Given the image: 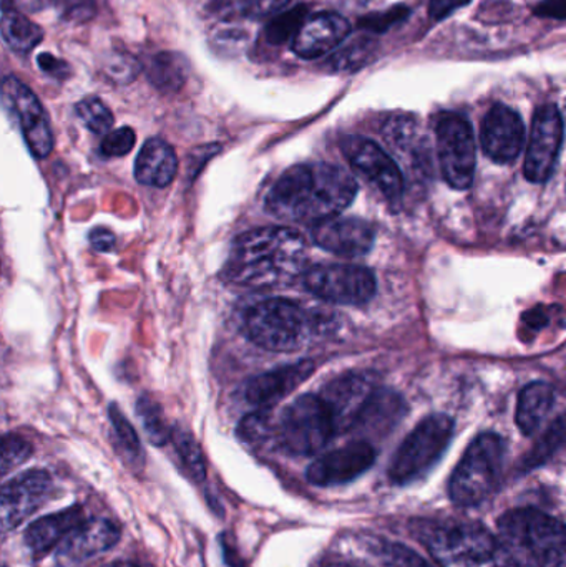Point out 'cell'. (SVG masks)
I'll return each mask as SVG.
<instances>
[{"mask_svg":"<svg viewBox=\"0 0 566 567\" xmlns=\"http://www.w3.org/2000/svg\"><path fill=\"white\" fill-rule=\"evenodd\" d=\"M335 419L321 395H302L279 416V445L296 456H312L335 439Z\"/></svg>","mask_w":566,"mask_h":567,"instance_id":"52a82bcc","label":"cell"},{"mask_svg":"<svg viewBox=\"0 0 566 567\" xmlns=\"http://www.w3.org/2000/svg\"><path fill=\"white\" fill-rule=\"evenodd\" d=\"M85 519V512L79 505L63 509V512L55 513V515L37 519L27 528L25 536H23L27 548L35 558H43L47 553L56 548L66 538V535L72 533Z\"/></svg>","mask_w":566,"mask_h":567,"instance_id":"7402d4cb","label":"cell"},{"mask_svg":"<svg viewBox=\"0 0 566 567\" xmlns=\"http://www.w3.org/2000/svg\"><path fill=\"white\" fill-rule=\"evenodd\" d=\"M90 243H92V246L96 251H112L113 246H115V235L110 233L109 229L99 228L90 235Z\"/></svg>","mask_w":566,"mask_h":567,"instance_id":"bcb514c9","label":"cell"},{"mask_svg":"<svg viewBox=\"0 0 566 567\" xmlns=\"http://www.w3.org/2000/svg\"><path fill=\"white\" fill-rule=\"evenodd\" d=\"M341 148L349 163L389 202H401L404 195V176L394 159L378 143L362 136H346L342 138Z\"/></svg>","mask_w":566,"mask_h":567,"instance_id":"4fadbf2b","label":"cell"},{"mask_svg":"<svg viewBox=\"0 0 566 567\" xmlns=\"http://www.w3.org/2000/svg\"><path fill=\"white\" fill-rule=\"evenodd\" d=\"M135 132L128 128V126H123V128L106 133L100 150H102L103 155L116 158V156L128 155L133 146H135Z\"/></svg>","mask_w":566,"mask_h":567,"instance_id":"f35d334b","label":"cell"},{"mask_svg":"<svg viewBox=\"0 0 566 567\" xmlns=\"http://www.w3.org/2000/svg\"><path fill=\"white\" fill-rule=\"evenodd\" d=\"M53 480L43 470H30L3 485L0 498V519L3 533L22 525L52 496Z\"/></svg>","mask_w":566,"mask_h":567,"instance_id":"5bb4252c","label":"cell"},{"mask_svg":"<svg viewBox=\"0 0 566 567\" xmlns=\"http://www.w3.org/2000/svg\"><path fill=\"white\" fill-rule=\"evenodd\" d=\"M358 195V183L346 169L329 163L289 168L265 199L269 215L282 221H326L344 212Z\"/></svg>","mask_w":566,"mask_h":567,"instance_id":"6da1fadb","label":"cell"},{"mask_svg":"<svg viewBox=\"0 0 566 567\" xmlns=\"http://www.w3.org/2000/svg\"><path fill=\"white\" fill-rule=\"evenodd\" d=\"M469 2L471 0H431L429 13H431L432 19L442 20L451 16L454 10L467 6Z\"/></svg>","mask_w":566,"mask_h":567,"instance_id":"ee69618b","label":"cell"},{"mask_svg":"<svg viewBox=\"0 0 566 567\" xmlns=\"http://www.w3.org/2000/svg\"><path fill=\"white\" fill-rule=\"evenodd\" d=\"M2 100L6 109H9L19 122L23 140L32 155L37 158L49 156L53 148L52 128L35 93L17 76L9 75L2 82Z\"/></svg>","mask_w":566,"mask_h":567,"instance_id":"8fae6325","label":"cell"},{"mask_svg":"<svg viewBox=\"0 0 566 567\" xmlns=\"http://www.w3.org/2000/svg\"><path fill=\"white\" fill-rule=\"evenodd\" d=\"M249 339L271 352H295L308 346L316 320L305 307L288 299H268L246 313Z\"/></svg>","mask_w":566,"mask_h":567,"instance_id":"277c9868","label":"cell"},{"mask_svg":"<svg viewBox=\"0 0 566 567\" xmlns=\"http://www.w3.org/2000/svg\"><path fill=\"white\" fill-rule=\"evenodd\" d=\"M188 60L178 52H159L150 60V83L162 92H178L188 80Z\"/></svg>","mask_w":566,"mask_h":567,"instance_id":"484cf974","label":"cell"},{"mask_svg":"<svg viewBox=\"0 0 566 567\" xmlns=\"http://www.w3.org/2000/svg\"><path fill=\"white\" fill-rule=\"evenodd\" d=\"M120 528L106 518H86L56 546V565L70 567L109 551L119 543Z\"/></svg>","mask_w":566,"mask_h":567,"instance_id":"ac0fdd59","label":"cell"},{"mask_svg":"<svg viewBox=\"0 0 566 567\" xmlns=\"http://www.w3.org/2000/svg\"><path fill=\"white\" fill-rule=\"evenodd\" d=\"M564 142V116L555 105H544L535 113L531 142L525 155L524 175L528 182L544 183L554 173Z\"/></svg>","mask_w":566,"mask_h":567,"instance_id":"7c38bea8","label":"cell"},{"mask_svg":"<svg viewBox=\"0 0 566 567\" xmlns=\"http://www.w3.org/2000/svg\"><path fill=\"white\" fill-rule=\"evenodd\" d=\"M106 79L110 82L116 83V85H126V83L133 82L142 72V65L135 56L130 55L126 52H115L106 59L105 65Z\"/></svg>","mask_w":566,"mask_h":567,"instance_id":"e575fe53","label":"cell"},{"mask_svg":"<svg viewBox=\"0 0 566 567\" xmlns=\"http://www.w3.org/2000/svg\"><path fill=\"white\" fill-rule=\"evenodd\" d=\"M315 372V363L311 360H302L295 365L282 367L272 372L263 373L256 379L249 380L245 386L246 402L259 409H269L291 395L302 382Z\"/></svg>","mask_w":566,"mask_h":567,"instance_id":"44dd1931","label":"cell"},{"mask_svg":"<svg viewBox=\"0 0 566 567\" xmlns=\"http://www.w3.org/2000/svg\"><path fill=\"white\" fill-rule=\"evenodd\" d=\"M316 245L332 255L359 258L374 245V229L358 218H331L319 223L312 231Z\"/></svg>","mask_w":566,"mask_h":567,"instance_id":"d6986e66","label":"cell"},{"mask_svg":"<svg viewBox=\"0 0 566 567\" xmlns=\"http://www.w3.org/2000/svg\"><path fill=\"white\" fill-rule=\"evenodd\" d=\"M374 393V380L364 373H348L325 386L321 399L335 419L338 433L354 429Z\"/></svg>","mask_w":566,"mask_h":567,"instance_id":"e0dca14e","label":"cell"},{"mask_svg":"<svg viewBox=\"0 0 566 567\" xmlns=\"http://www.w3.org/2000/svg\"><path fill=\"white\" fill-rule=\"evenodd\" d=\"M136 413L150 442L156 446L166 445V442L172 439V430L166 426L162 406L148 395H143L136 403Z\"/></svg>","mask_w":566,"mask_h":567,"instance_id":"f546056e","label":"cell"},{"mask_svg":"<svg viewBox=\"0 0 566 567\" xmlns=\"http://www.w3.org/2000/svg\"><path fill=\"white\" fill-rule=\"evenodd\" d=\"M439 162L445 182L467 189L474 182L475 145L471 123L457 113H444L435 126Z\"/></svg>","mask_w":566,"mask_h":567,"instance_id":"9c48e42d","label":"cell"},{"mask_svg":"<svg viewBox=\"0 0 566 567\" xmlns=\"http://www.w3.org/2000/svg\"><path fill=\"white\" fill-rule=\"evenodd\" d=\"M37 62H39L40 70L45 72L47 75L53 76V79L65 80L70 75L69 63L59 59V56L52 55V53H40Z\"/></svg>","mask_w":566,"mask_h":567,"instance_id":"b9f144b4","label":"cell"},{"mask_svg":"<svg viewBox=\"0 0 566 567\" xmlns=\"http://www.w3.org/2000/svg\"><path fill=\"white\" fill-rule=\"evenodd\" d=\"M306 262V241L289 228H259L236 239L223 279L236 286L266 289L295 281Z\"/></svg>","mask_w":566,"mask_h":567,"instance_id":"7a4b0ae2","label":"cell"},{"mask_svg":"<svg viewBox=\"0 0 566 567\" xmlns=\"http://www.w3.org/2000/svg\"><path fill=\"white\" fill-rule=\"evenodd\" d=\"M566 432V426L562 422L555 423L544 436H542L541 442L534 446L531 453H528L527 458L522 463V470L528 472V470L537 468V466L544 465L552 455H554L555 450L560 446V443L564 442V436Z\"/></svg>","mask_w":566,"mask_h":567,"instance_id":"836d02e7","label":"cell"},{"mask_svg":"<svg viewBox=\"0 0 566 567\" xmlns=\"http://www.w3.org/2000/svg\"><path fill=\"white\" fill-rule=\"evenodd\" d=\"M454 435V420L435 413L422 420L402 442L389 466V478L395 485H408L424 476L439 462Z\"/></svg>","mask_w":566,"mask_h":567,"instance_id":"ba28073f","label":"cell"},{"mask_svg":"<svg viewBox=\"0 0 566 567\" xmlns=\"http://www.w3.org/2000/svg\"><path fill=\"white\" fill-rule=\"evenodd\" d=\"M535 13L545 19H566V0H544L535 7Z\"/></svg>","mask_w":566,"mask_h":567,"instance_id":"f6af8a7d","label":"cell"},{"mask_svg":"<svg viewBox=\"0 0 566 567\" xmlns=\"http://www.w3.org/2000/svg\"><path fill=\"white\" fill-rule=\"evenodd\" d=\"M382 559H384L385 567H432L418 553L405 548V546L398 545V543L384 546Z\"/></svg>","mask_w":566,"mask_h":567,"instance_id":"ab89813d","label":"cell"},{"mask_svg":"<svg viewBox=\"0 0 566 567\" xmlns=\"http://www.w3.org/2000/svg\"><path fill=\"white\" fill-rule=\"evenodd\" d=\"M565 189H566V186H565Z\"/></svg>","mask_w":566,"mask_h":567,"instance_id":"f907efd6","label":"cell"},{"mask_svg":"<svg viewBox=\"0 0 566 567\" xmlns=\"http://www.w3.org/2000/svg\"><path fill=\"white\" fill-rule=\"evenodd\" d=\"M305 286L319 299L341 306H361L375 293L374 275L351 265L315 266L306 272Z\"/></svg>","mask_w":566,"mask_h":567,"instance_id":"30bf717a","label":"cell"},{"mask_svg":"<svg viewBox=\"0 0 566 567\" xmlns=\"http://www.w3.org/2000/svg\"><path fill=\"white\" fill-rule=\"evenodd\" d=\"M565 120H566V105H565Z\"/></svg>","mask_w":566,"mask_h":567,"instance_id":"681fc988","label":"cell"},{"mask_svg":"<svg viewBox=\"0 0 566 567\" xmlns=\"http://www.w3.org/2000/svg\"><path fill=\"white\" fill-rule=\"evenodd\" d=\"M32 455V446L17 435H6L2 440V475H9L13 468L22 465Z\"/></svg>","mask_w":566,"mask_h":567,"instance_id":"8d00e7d4","label":"cell"},{"mask_svg":"<svg viewBox=\"0 0 566 567\" xmlns=\"http://www.w3.org/2000/svg\"><path fill=\"white\" fill-rule=\"evenodd\" d=\"M554 403V390L544 382L528 383L518 396L517 425L524 435L531 436L541 429Z\"/></svg>","mask_w":566,"mask_h":567,"instance_id":"cb8c5ba5","label":"cell"},{"mask_svg":"<svg viewBox=\"0 0 566 567\" xmlns=\"http://www.w3.org/2000/svg\"><path fill=\"white\" fill-rule=\"evenodd\" d=\"M0 30L6 45L19 55H29L43 40V30L25 13L10 6H2Z\"/></svg>","mask_w":566,"mask_h":567,"instance_id":"d4e9b609","label":"cell"},{"mask_svg":"<svg viewBox=\"0 0 566 567\" xmlns=\"http://www.w3.org/2000/svg\"><path fill=\"white\" fill-rule=\"evenodd\" d=\"M109 413L122 455L133 465H142V445H140L135 430L115 405H110Z\"/></svg>","mask_w":566,"mask_h":567,"instance_id":"d6a6232c","label":"cell"},{"mask_svg":"<svg viewBox=\"0 0 566 567\" xmlns=\"http://www.w3.org/2000/svg\"><path fill=\"white\" fill-rule=\"evenodd\" d=\"M408 13V7H394V9L385 10V12L366 17V19H362L361 22H359L361 23L359 27L368 33H382L385 32V30L391 29L394 23L404 20Z\"/></svg>","mask_w":566,"mask_h":567,"instance_id":"60d3db41","label":"cell"},{"mask_svg":"<svg viewBox=\"0 0 566 567\" xmlns=\"http://www.w3.org/2000/svg\"><path fill=\"white\" fill-rule=\"evenodd\" d=\"M402 409L404 406L395 393L375 390L354 429H359L361 432H382L401 419Z\"/></svg>","mask_w":566,"mask_h":567,"instance_id":"4316f807","label":"cell"},{"mask_svg":"<svg viewBox=\"0 0 566 567\" xmlns=\"http://www.w3.org/2000/svg\"><path fill=\"white\" fill-rule=\"evenodd\" d=\"M505 458V442L497 433H482L469 446L449 483V495L457 506L484 502L498 483Z\"/></svg>","mask_w":566,"mask_h":567,"instance_id":"8992f818","label":"cell"},{"mask_svg":"<svg viewBox=\"0 0 566 567\" xmlns=\"http://www.w3.org/2000/svg\"><path fill=\"white\" fill-rule=\"evenodd\" d=\"M428 548L441 567H521L502 539L481 525L435 529Z\"/></svg>","mask_w":566,"mask_h":567,"instance_id":"5b68a950","label":"cell"},{"mask_svg":"<svg viewBox=\"0 0 566 567\" xmlns=\"http://www.w3.org/2000/svg\"><path fill=\"white\" fill-rule=\"evenodd\" d=\"M375 462V450L368 442H352L316 460L306 478L315 486H338L361 476Z\"/></svg>","mask_w":566,"mask_h":567,"instance_id":"9a60e30c","label":"cell"},{"mask_svg":"<svg viewBox=\"0 0 566 567\" xmlns=\"http://www.w3.org/2000/svg\"><path fill=\"white\" fill-rule=\"evenodd\" d=\"M481 142L492 162L498 165L515 162L525 143V125L521 115L502 103L492 106L482 122Z\"/></svg>","mask_w":566,"mask_h":567,"instance_id":"2e32d148","label":"cell"},{"mask_svg":"<svg viewBox=\"0 0 566 567\" xmlns=\"http://www.w3.org/2000/svg\"><path fill=\"white\" fill-rule=\"evenodd\" d=\"M306 19H308V7L305 6H298L288 10V12L279 13L266 25V43L279 47L285 45L291 39L295 40Z\"/></svg>","mask_w":566,"mask_h":567,"instance_id":"f1b7e54d","label":"cell"},{"mask_svg":"<svg viewBox=\"0 0 566 567\" xmlns=\"http://www.w3.org/2000/svg\"><path fill=\"white\" fill-rule=\"evenodd\" d=\"M178 173V158L172 145L162 138H152L136 156V182L155 188H165Z\"/></svg>","mask_w":566,"mask_h":567,"instance_id":"603a6c76","label":"cell"},{"mask_svg":"<svg viewBox=\"0 0 566 567\" xmlns=\"http://www.w3.org/2000/svg\"><path fill=\"white\" fill-rule=\"evenodd\" d=\"M288 3L289 0H248V17L261 19V17L278 12Z\"/></svg>","mask_w":566,"mask_h":567,"instance_id":"7bdbcfd3","label":"cell"},{"mask_svg":"<svg viewBox=\"0 0 566 567\" xmlns=\"http://www.w3.org/2000/svg\"><path fill=\"white\" fill-rule=\"evenodd\" d=\"M351 33V23L339 13L325 12L308 17L302 23L292 50L305 60H316L338 49Z\"/></svg>","mask_w":566,"mask_h":567,"instance_id":"ffe728a7","label":"cell"},{"mask_svg":"<svg viewBox=\"0 0 566 567\" xmlns=\"http://www.w3.org/2000/svg\"><path fill=\"white\" fill-rule=\"evenodd\" d=\"M45 6L53 7L60 19L70 23H85L95 16L93 0H45Z\"/></svg>","mask_w":566,"mask_h":567,"instance_id":"d590c367","label":"cell"},{"mask_svg":"<svg viewBox=\"0 0 566 567\" xmlns=\"http://www.w3.org/2000/svg\"><path fill=\"white\" fill-rule=\"evenodd\" d=\"M222 551L223 559H225V565L228 567H245L243 565L241 558L238 556V551H236L235 546H233L231 539H229L228 535H223L222 538Z\"/></svg>","mask_w":566,"mask_h":567,"instance_id":"7dc6e473","label":"cell"},{"mask_svg":"<svg viewBox=\"0 0 566 567\" xmlns=\"http://www.w3.org/2000/svg\"><path fill=\"white\" fill-rule=\"evenodd\" d=\"M3 6L13 7L20 12H35L45 7V0H3Z\"/></svg>","mask_w":566,"mask_h":567,"instance_id":"c3c4849f","label":"cell"},{"mask_svg":"<svg viewBox=\"0 0 566 567\" xmlns=\"http://www.w3.org/2000/svg\"><path fill=\"white\" fill-rule=\"evenodd\" d=\"M239 435L243 440L249 443L265 442L272 433L271 416L269 413L263 412L253 413L243 420L238 429Z\"/></svg>","mask_w":566,"mask_h":567,"instance_id":"74e56055","label":"cell"},{"mask_svg":"<svg viewBox=\"0 0 566 567\" xmlns=\"http://www.w3.org/2000/svg\"><path fill=\"white\" fill-rule=\"evenodd\" d=\"M172 440L173 443H175L176 452H178L183 465H185L186 472H188L196 482H203L206 476V465L202 449H199L196 440L182 429L173 430Z\"/></svg>","mask_w":566,"mask_h":567,"instance_id":"4dcf8cb0","label":"cell"},{"mask_svg":"<svg viewBox=\"0 0 566 567\" xmlns=\"http://www.w3.org/2000/svg\"><path fill=\"white\" fill-rule=\"evenodd\" d=\"M379 43L374 37L359 35L349 40L344 45L339 47L331 56H329L326 65L336 73H351L362 69L374 60L378 53Z\"/></svg>","mask_w":566,"mask_h":567,"instance_id":"83f0119b","label":"cell"},{"mask_svg":"<svg viewBox=\"0 0 566 567\" xmlns=\"http://www.w3.org/2000/svg\"><path fill=\"white\" fill-rule=\"evenodd\" d=\"M498 535L521 567H566V526L541 509L505 513Z\"/></svg>","mask_w":566,"mask_h":567,"instance_id":"3957f363","label":"cell"},{"mask_svg":"<svg viewBox=\"0 0 566 567\" xmlns=\"http://www.w3.org/2000/svg\"><path fill=\"white\" fill-rule=\"evenodd\" d=\"M75 110L83 125H85L90 132L96 133V135H106V133H110L113 122H115L109 106H106L102 100L96 99V96H86L82 102L76 103Z\"/></svg>","mask_w":566,"mask_h":567,"instance_id":"1f68e13d","label":"cell"}]
</instances>
